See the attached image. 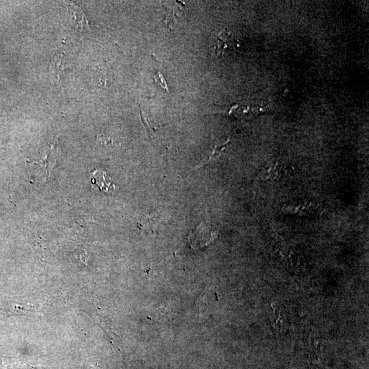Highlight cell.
<instances>
[{"label":"cell","mask_w":369,"mask_h":369,"mask_svg":"<svg viewBox=\"0 0 369 369\" xmlns=\"http://www.w3.org/2000/svg\"><path fill=\"white\" fill-rule=\"evenodd\" d=\"M52 71L55 73L58 77L62 73L64 70V64L62 63V54H57L54 56L52 61Z\"/></svg>","instance_id":"obj_4"},{"label":"cell","mask_w":369,"mask_h":369,"mask_svg":"<svg viewBox=\"0 0 369 369\" xmlns=\"http://www.w3.org/2000/svg\"><path fill=\"white\" fill-rule=\"evenodd\" d=\"M90 181L94 189L102 192L108 193L115 190V186L111 179L104 171H95L90 175Z\"/></svg>","instance_id":"obj_2"},{"label":"cell","mask_w":369,"mask_h":369,"mask_svg":"<svg viewBox=\"0 0 369 369\" xmlns=\"http://www.w3.org/2000/svg\"><path fill=\"white\" fill-rule=\"evenodd\" d=\"M237 47V41L234 36L227 31L224 30L218 34L215 53L218 56L229 54Z\"/></svg>","instance_id":"obj_1"},{"label":"cell","mask_w":369,"mask_h":369,"mask_svg":"<svg viewBox=\"0 0 369 369\" xmlns=\"http://www.w3.org/2000/svg\"><path fill=\"white\" fill-rule=\"evenodd\" d=\"M68 8H69L70 13L73 16L75 22L78 25L79 28L81 29L88 28V23L86 15L80 8H79L77 5L74 4V3H69V4H68Z\"/></svg>","instance_id":"obj_3"}]
</instances>
